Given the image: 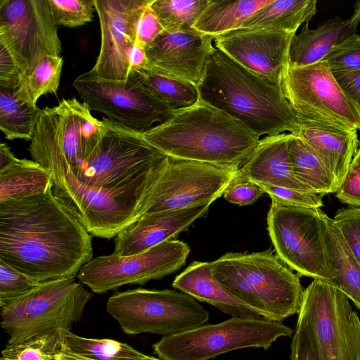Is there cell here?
<instances>
[{
	"label": "cell",
	"instance_id": "1",
	"mask_svg": "<svg viewBox=\"0 0 360 360\" xmlns=\"http://www.w3.org/2000/svg\"><path fill=\"white\" fill-rule=\"evenodd\" d=\"M52 187L0 203V260L39 282L75 278L93 258L92 236Z\"/></svg>",
	"mask_w": 360,
	"mask_h": 360
},
{
	"label": "cell",
	"instance_id": "2",
	"mask_svg": "<svg viewBox=\"0 0 360 360\" xmlns=\"http://www.w3.org/2000/svg\"><path fill=\"white\" fill-rule=\"evenodd\" d=\"M167 156L238 169L259 137L240 122L200 98L174 110L165 122L139 132Z\"/></svg>",
	"mask_w": 360,
	"mask_h": 360
},
{
	"label": "cell",
	"instance_id": "3",
	"mask_svg": "<svg viewBox=\"0 0 360 360\" xmlns=\"http://www.w3.org/2000/svg\"><path fill=\"white\" fill-rule=\"evenodd\" d=\"M198 89L201 100L234 117L258 137L298 131L299 117L281 86L252 73L214 46Z\"/></svg>",
	"mask_w": 360,
	"mask_h": 360
},
{
	"label": "cell",
	"instance_id": "4",
	"mask_svg": "<svg viewBox=\"0 0 360 360\" xmlns=\"http://www.w3.org/2000/svg\"><path fill=\"white\" fill-rule=\"evenodd\" d=\"M28 150L32 160L51 171L53 193L65 210L91 236L106 239L115 237L142 216L148 194L165 162L129 187L107 192L79 181L60 153L36 145H30Z\"/></svg>",
	"mask_w": 360,
	"mask_h": 360
},
{
	"label": "cell",
	"instance_id": "5",
	"mask_svg": "<svg viewBox=\"0 0 360 360\" xmlns=\"http://www.w3.org/2000/svg\"><path fill=\"white\" fill-rule=\"evenodd\" d=\"M92 297L75 278L41 283L37 287L1 307V326L7 343L61 330H70L79 321Z\"/></svg>",
	"mask_w": 360,
	"mask_h": 360
},
{
	"label": "cell",
	"instance_id": "6",
	"mask_svg": "<svg viewBox=\"0 0 360 360\" xmlns=\"http://www.w3.org/2000/svg\"><path fill=\"white\" fill-rule=\"evenodd\" d=\"M292 330L282 322L264 318H231L216 324L163 336L153 345L162 360H209L230 351L248 347L269 349Z\"/></svg>",
	"mask_w": 360,
	"mask_h": 360
},
{
	"label": "cell",
	"instance_id": "7",
	"mask_svg": "<svg viewBox=\"0 0 360 360\" xmlns=\"http://www.w3.org/2000/svg\"><path fill=\"white\" fill-rule=\"evenodd\" d=\"M107 311L129 335H165L205 324L208 312L196 300L174 290L136 288L117 292L106 303Z\"/></svg>",
	"mask_w": 360,
	"mask_h": 360
},
{
	"label": "cell",
	"instance_id": "8",
	"mask_svg": "<svg viewBox=\"0 0 360 360\" xmlns=\"http://www.w3.org/2000/svg\"><path fill=\"white\" fill-rule=\"evenodd\" d=\"M105 133L77 178L84 184L107 192L124 189L143 178L167 158L139 132L107 118Z\"/></svg>",
	"mask_w": 360,
	"mask_h": 360
},
{
	"label": "cell",
	"instance_id": "9",
	"mask_svg": "<svg viewBox=\"0 0 360 360\" xmlns=\"http://www.w3.org/2000/svg\"><path fill=\"white\" fill-rule=\"evenodd\" d=\"M226 255L239 271V294L264 319L281 322L300 313L304 295L300 277L271 250Z\"/></svg>",
	"mask_w": 360,
	"mask_h": 360
},
{
	"label": "cell",
	"instance_id": "10",
	"mask_svg": "<svg viewBox=\"0 0 360 360\" xmlns=\"http://www.w3.org/2000/svg\"><path fill=\"white\" fill-rule=\"evenodd\" d=\"M300 311L318 360H360V319L340 290L314 280L304 289Z\"/></svg>",
	"mask_w": 360,
	"mask_h": 360
},
{
	"label": "cell",
	"instance_id": "11",
	"mask_svg": "<svg viewBox=\"0 0 360 360\" xmlns=\"http://www.w3.org/2000/svg\"><path fill=\"white\" fill-rule=\"evenodd\" d=\"M72 86L90 110L138 132L165 122L173 112L143 82L138 72L127 81L118 82L98 78L88 71L79 75Z\"/></svg>",
	"mask_w": 360,
	"mask_h": 360
},
{
	"label": "cell",
	"instance_id": "12",
	"mask_svg": "<svg viewBox=\"0 0 360 360\" xmlns=\"http://www.w3.org/2000/svg\"><path fill=\"white\" fill-rule=\"evenodd\" d=\"M321 208L271 200L267 229L278 258L299 275L331 284L333 275L321 233Z\"/></svg>",
	"mask_w": 360,
	"mask_h": 360
},
{
	"label": "cell",
	"instance_id": "13",
	"mask_svg": "<svg viewBox=\"0 0 360 360\" xmlns=\"http://www.w3.org/2000/svg\"><path fill=\"white\" fill-rule=\"evenodd\" d=\"M238 169L167 156L142 216L212 204L223 195Z\"/></svg>",
	"mask_w": 360,
	"mask_h": 360
},
{
	"label": "cell",
	"instance_id": "14",
	"mask_svg": "<svg viewBox=\"0 0 360 360\" xmlns=\"http://www.w3.org/2000/svg\"><path fill=\"white\" fill-rule=\"evenodd\" d=\"M189 252L184 242L167 240L136 255L97 256L81 267L77 277L92 292L103 294L124 285H143L170 275L185 264Z\"/></svg>",
	"mask_w": 360,
	"mask_h": 360
},
{
	"label": "cell",
	"instance_id": "15",
	"mask_svg": "<svg viewBox=\"0 0 360 360\" xmlns=\"http://www.w3.org/2000/svg\"><path fill=\"white\" fill-rule=\"evenodd\" d=\"M0 41L8 48L22 79L45 56H60L62 44L48 0H0Z\"/></svg>",
	"mask_w": 360,
	"mask_h": 360
},
{
	"label": "cell",
	"instance_id": "16",
	"mask_svg": "<svg viewBox=\"0 0 360 360\" xmlns=\"http://www.w3.org/2000/svg\"><path fill=\"white\" fill-rule=\"evenodd\" d=\"M105 131L103 121L94 117L85 103L63 99L58 105L40 110L30 142L62 154L77 178Z\"/></svg>",
	"mask_w": 360,
	"mask_h": 360
},
{
	"label": "cell",
	"instance_id": "17",
	"mask_svg": "<svg viewBox=\"0 0 360 360\" xmlns=\"http://www.w3.org/2000/svg\"><path fill=\"white\" fill-rule=\"evenodd\" d=\"M281 88L297 115L360 130V114L342 91L326 62L289 68Z\"/></svg>",
	"mask_w": 360,
	"mask_h": 360
},
{
	"label": "cell",
	"instance_id": "18",
	"mask_svg": "<svg viewBox=\"0 0 360 360\" xmlns=\"http://www.w3.org/2000/svg\"><path fill=\"white\" fill-rule=\"evenodd\" d=\"M153 0H94L101 30L98 58L89 72L108 80L125 82L129 56L136 41L137 25Z\"/></svg>",
	"mask_w": 360,
	"mask_h": 360
},
{
	"label": "cell",
	"instance_id": "19",
	"mask_svg": "<svg viewBox=\"0 0 360 360\" xmlns=\"http://www.w3.org/2000/svg\"><path fill=\"white\" fill-rule=\"evenodd\" d=\"M294 35L273 29H240L215 37L213 43L238 65L281 86Z\"/></svg>",
	"mask_w": 360,
	"mask_h": 360
},
{
	"label": "cell",
	"instance_id": "20",
	"mask_svg": "<svg viewBox=\"0 0 360 360\" xmlns=\"http://www.w3.org/2000/svg\"><path fill=\"white\" fill-rule=\"evenodd\" d=\"M214 38L193 28L164 31L146 48L145 70L178 79L198 87L214 46Z\"/></svg>",
	"mask_w": 360,
	"mask_h": 360
},
{
	"label": "cell",
	"instance_id": "21",
	"mask_svg": "<svg viewBox=\"0 0 360 360\" xmlns=\"http://www.w3.org/2000/svg\"><path fill=\"white\" fill-rule=\"evenodd\" d=\"M211 204L164 211L140 217L114 238L112 254L136 255L167 240H175L198 219L205 217Z\"/></svg>",
	"mask_w": 360,
	"mask_h": 360
},
{
	"label": "cell",
	"instance_id": "22",
	"mask_svg": "<svg viewBox=\"0 0 360 360\" xmlns=\"http://www.w3.org/2000/svg\"><path fill=\"white\" fill-rule=\"evenodd\" d=\"M297 116L299 129L295 135L314 150L334 176L339 188L358 149L357 130Z\"/></svg>",
	"mask_w": 360,
	"mask_h": 360
},
{
	"label": "cell",
	"instance_id": "23",
	"mask_svg": "<svg viewBox=\"0 0 360 360\" xmlns=\"http://www.w3.org/2000/svg\"><path fill=\"white\" fill-rule=\"evenodd\" d=\"M290 136V133H283L259 139L253 152L238 168V174L259 185L313 193L292 172L288 144Z\"/></svg>",
	"mask_w": 360,
	"mask_h": 360
},
{
	"label": "cell",
	"instance_id": "24",
	"mask_svg": "<svg viewBox=\"0 0 360 360\" xmlns=\"http://www.w3.org/2000/svg\"><path fill=\"white\" fill-rule=\"evenodd\" d=\"M172 286L200 302L212 304L231 318L259 319L262 314L240 300L212 275L210 262H193Z\"/></svg>",
	"mask_w": 360,
	"mask_h": 360
},
{
	"label": "cell",
	"instance_id": "25",
	"mask_svg": "<svg viewBox=\"0 0 360 360\" xmlns=\"http://www.w3.org/2000/svg\"><path fill=\"white\" fill-rule=\"evenodd\" d=\"M305 22L299 34H295L289 49V68H303L321 62L336 45L356 34V27L338 16L318 27L309 28Z\"/></svg>",
	"mask_w": 360,
	"mask_h": 360
},
{
	"label": "cell",
	"instance_id": "26",
	"mask_svg": "<svg viewBox=\"0 0 360 360\" xmlns=\"http://www.w3.org/2000/svg\"><path fill=\"white\" fill-rule=\"evenodd\" d=\"M320 224L333 281L360 309V263L352 252L333 219L321 209Z\"/></svg>",
	"mask_w": 360,
	"mask_h": 360
},
{
	"label": "cell",
	"instance_id": "27",
	"mask_svg": "<svg viewBox=\"0 0 360 360\" xmlns=\"http://www.w3.org/2000/svg\"><path fill=\"white\" fill-rule=\"evenodd\" d=\"M274 0H209L192 28L212 37H217L239 30L255 13Z\"/></svg>",
	"mask_w": 360,
	"mask_h": 360
},
{
	"label": "cell",
	"instance_id": "28",
	"mask_svg": "<svg viewBox=\"0 0 360 360\" xmlns=\"http://www.w3.org/2000/svg\"><path fill=\"white\" fill-rule=\"evenodd\" d=\"M52 186L49 169L32 160L18 158L0 170V203L42 194Z\"/></svg>",
	"mask_w": 360,
	"mask_h": 360
},
{
	"label": "cell",
	"instance_id": "29",
	"mask_svg": "<svg viewBox=\"0 0 360 360\" xmlns=\"http://www.w3.org/2000/svg\"><path fill=\"white\" fill-rule=\"evenodd\" d=\"M288 144L290 163L297 180L313 193L326 195L337 191L334 176L301 137L290 134Z\"/></svg>",
	"mask_w": 360,
	"mask_h": 360
},
{
	"label": "cell",
	"instance_id": "30",
	"mask_svg": "<svg viewBox=\"0 0 360 360\" xmlns=\"http://www.w3.org/2000/svg\"><path fill=\"white\" fill-rule=\"evenodd\" d=\"M316 0H274L240 29H273L295 34L298 27L316 14Z\"/></svg>",
	"mask_w": 360,
	"mask_h": 360
},
{
	"label": "cell",
	"instance_id": "31",
	"mask_svg": "<svg viewBox=\"0 0 360 360\" xmlns=\"http://www.w3.org/2000/svg\"><path fill=\"white\" fill-rule=\"evenodd\" d=\"M16 89L0 88V129L8 140L31 141L41 109L21 101Z\"/></svg>",
	"mask_w": 360,
	"mask_h": 360
},
{
	"label": "cell",
	"instance_id": "32",
	"mask_svg": "<svg viewBox=\"0 0 360 360\" xmlns=\"http://www.w3.org/2000/svg\"><path fill=\"white\" fill-rule=\"evenodd\" d=\"M63 351L89 360H141L146 355L112 339L85 338L63 330ZM62 352V353H63Z\"/></svg>",
	"mask_w": 360,
	"mask_h": 360
},
{
	"label": "cell",
	"instance_id": "33",
	"mask_svg": "<svg viewBox=\"0 0 360 360\" xmlns=\"http://www.w3.org/2000/svg\"><path fill=\"white\" fill-rule=\"evenodd\" d=\"M63 59L47 56L41 58L22 78L16 89L18 97L28 105L36 107L39 97L47 94H56L62 72Z\"/></svg>",
	"mask_w": 360,
	"mask_h": 360
},
{
	"label": "cell",
	"instance_id": "34",
	"mask_svg": "<svg viewBox=\"0 0 360 360\" xmlns=\"http://www.w3.org/2000/svg\"><path fill=\"white\" fill-rule=\"evenodd\" d=\"M209 0H153L149 7L163 30L175 32L192 28Z\"/></svg>",
	"mask_w": 360,
	"mask_h": 360
},
{
	"label": "cell",
	"instance_id": "35",
	"mask_svg": "<svg viewBox=\"0 0 360 360\" xmlns=\"http://www.w3.org/2000/svg\"><path fill=\"white\" fill-rule=\"evenodd\" d=\"M138 72L150 89L173 110L190 107L200 99L198 87L191 84L145 70Z\"/></svg>",
	"mask_w": 360,
	"mask_h": 360
},
{
	"label": "cell",
	"instance_id": "36",
	"mask_svg": "<svg viewBox=\"0 0 360 360\" xmlns=\"http://www.w3.org/2000/svg\"><path fill=\"white\" fill-rule=\"evenodd\" d=\"M63 330L35 336L19 343H7L0 360H59L63 351Z\"/></svg>",
	"mask_w": 360,
	"mask_h": 360
},
{
	"label": "cell",
	"instance_id": "37",
	"mask_svg": "<svg viewBox=\"0 0 360 360\" xmlns=\"http://www.w3.org/2000/svg\"><path fill=\"white\" fill-rule=\"evenodd\" d=\"M55 24L76 27L92 20L94 0H48Z\"/></svg>",
	"mask_w": 360,
	"mask_h": 360
},
{
	"label": "cell",
	"instance_id": "38",
	"mask_svg": "<svg viewBox=\"0 0 360 360\" xmlns=\"http://www.w3.org/2000/svg\"><path fill=\"white\" fill-rule=\"evenodd\" d=\"M41 283L0 260V307L27 293Z\"/></svg>",
	"mask_w": 360,
	"mask_h": 360
},
{
	"label": "cell",
	"instance_id": "39",
	"mask_svg": "<svg viewBox=\"0 0 360 360\" xmlns=\"http://www.w3.org/2000/svg\"><path fill=\"white\" fill-rule=\"evenodd\" d=\"M321 61L333 75L360 70V36L354 34L335 46Z\"/></svg>",
	"mask_w": 360,
	"mask_h": 360
},
{
	"label": "cell",
	"instance_id": "40",
	"mask_svg": "<svg viewBox=\"0 0 360 360\" xmlns=\"http://www.w3.org/2000/svg\"><path fill=\"white\" fill-rule=\"evenodd\" d=\"M333 220L360 263V208L339 209Z\"/></svg>",
	"mask_w": 360,
	"mask_h": 360
},
{
	"label": "cell",
	"instance_id": "41",
	"mask_svg": "<svg viewBox=\"0 0 360 360\" xmlns=\"http://www.w3.org/2000/svg\"><path fill=\"white\" fill-rule=\"evenodd\" d=\"M259 186L271 200L281 203L307 208H321L323 205V197L325 195L323 194L302 192L273 186Z\"/></svg>",
	"mask_w": 360,
	"mask_h": 360
},
{
	"label": "cell",
	"instance_id": "42",
	"mask_svg": "<svg viewBox=\"0 0 360 360\" xmlns=\"http://www.w3.org/2000/svg\"><path fill=\"white\" fill-rule=\"evenodd\" d=\"M265 192L259 185L237 172L224 191L223 196L231 203L244 206L255 202Z\"/></svg>",
	"mask_w": 360,
	"mask_h": 360
},
{
	"label": "cell",
	"instance_id": "43",
	"mask_svg": "<svg viewBox=\"0 0 360 360\" xmlns=\"http://www.w3.org/2000/svg\"><path fill=\"white\" fill-rule=\"evenodd\" d=\"M290 360H318L306 318L301 311L291 342Z\"/></svg>",
	"mask_w": 360,
	"mask_h": 360
},
{
	"label": "cell",
	"instance_id": "44",
	"mask_svg": "<svg viewBox=\"0 0 360 360\" xmlns=\"http://www.w3.org/2000/svg\"><path fill=\"white\" fill-rule=\"evenodd\" d=\"M336 198L349 207L360 208V164L352 160L346 177L335 192Z\"/></svg>",
	"mask_w": 360,
	"mask_h": 360
},
{
	"label": "cell",
	"instance_id": "45",
	"mask_svg": "<svg viewBox=\"0 0 360 360\" xmlns=\"http://www.w3.org/2000/svg\"><path fill=\"white\" fill-rule=\"evenodd\" d=\"M22 80V73L13 56L0 41V88L16 89Z\"/></svg>",
	"mask_w": 360,
	"mask_h": 360
},
{
	"label": "cell",
	"instance_id": "46",
	"mask_svg": "<svg viewBox=\"0 0 360 360\" xmlns=\"http://www.w3.org/2000/svg\"><path fill=\"white\" fill-rule=\"evenodd\" d=\"M164 31L157 17L148 6L138 22L135 43L146 49Z\"/></svg>",
	"mask_w": 360,
	"mask_h": 360
},
{
	"label": "cell",
	"instance_id": "47",
	"mask_svg": "<svg viewBox=\"0 0 360 360\" xmlns=\"http://www.w3.org/2000/svg\"><path fill=\"white\" fill-rule=\"evenodd\" d=\"M342 91L360 114V70L333 75Z\"/></svg>",
	"mask_w": 360,
	"mask_h": 360
},
{
	"label": "cell",
	"instance_id": "48",
	"mask_svg": "<svg viewBox=\"0 0 360 360\" xmlns=\"http://www.w3.org/2000/svg\"><path fill=\"white\" fill-rule=\"evenodd\" d=\"M148 63L146 49L143 46L134 44L129 56V75L146 69Z\"/></svg>",
	"mask_w": 360,
	"mask_h": 360
},
{
	"label": "cell",
	"instance_id": "49",
	"mask_svg": "<svg viewBox=\"0 0 360 360\" xmlns=\"http://www.w3.org/2000/svg\"><path fill=\"white\" fill-rule=\"evenodd\" d=\"M17 159L18 158L11 152L8 145L1 143L0 145V170L13 164Z\"/></svg>",
	"mask_w": 360,
	"mask_h": 360
},
{
	"label": "cell",
	"instance_id": "50",
	"mask_svg": "<svg viewBox=\"0 0 360 360\" xmlns=\"http://www.w3.org/2000/svg\"><path fill=\"white\" fill-rule=\"evenodd\" d=\"M348 21L352 25L356 27L360 22V1H356L354 5V13Z\"/></svg>",
	"mask_w": 360,
	"mask_h": 360
},
{
	"label": "cell",
	"instance_id": "51",
	"mask_svg": "<svg viewBox=\"0 0 360 360\" xmlns=\"http://www.w3.org/2000/svg\"><path fill=\"white\" fill-rule=\"evenodd\" d=\"M61 358H63L65 360H89L79 356H76L74 354H71L66 352H63L60 355ZM141 360H162L160 359H158L153 356H147L145 359Z\"/></svg>",
	"mask_w": 360,
	"mask_h": 360
},
{
	"label": "cell",
	"instance_id": "52",
	"mask_svg": "<svg viewBox=\"0 0 360 360\" xmlns=\"http://www.w3.org/2000/svg\"><path fill=\"white\" fill-rule=\"evenodd\" d=\"M352 160L360 164V141H359L358 149Z\"/></svg>",
	"mask_w": 360,
	"mask_h": 360
},
{
	"label": "cell",
	"instance_id": "53",
	"mask_svg": "<svg viewBox=\"0 0 360 360\" xmlns=\"http://www.w3.org/2000/svg\"><path fill=\"white\" fill-rule=\"evenodd\" d=\"M59 360H65V359H63V358H61V356H60Z\"/></svg>",
	"mask_w": 360,
	"mask_h": 360
}]
</instances>
